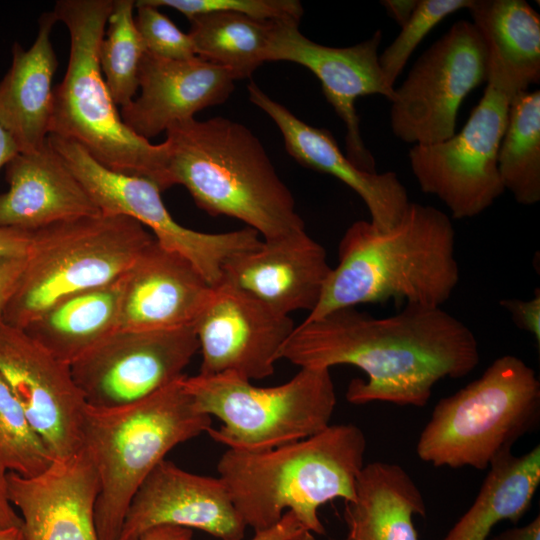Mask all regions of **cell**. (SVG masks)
I'll list each match as a JSON object with an SVG mask.
<instances>
[{
    "label": "cell",
    "instance_id": "obj_1",
    "mask_svg": "<svg viewBox=\"0 0 540 540\" xmlns=\"http://www.w3.org/2000/svg\"><path fill=\"white\" fill-rule=\"evenodd\" d=\"M277 358L301 368L358 367L367 379L350 381L346 399L352 404L421 408L438 381L471 373L480 353L474 333L454 315L441 307L406 304L387 317L346 307L303 321Z\"/></svg>",
    "mask_w": 540,
    "mask_h": 540
},
{
    "label": "cell",
    "instance_id": "obj_2",
    "mask_svg": "<svg viewBox=\"0 0 540 540\" xmlns=\"http://www.w3.org/2000/svg\"><path fill=\"white\" fill-rule=\"evenodd\" d=\"M460 279L455 230L447 214L410 202L398 223L379 230L358 220L342 236L312 321L346 307L385 303L441 307Z\"/></svg>",
    "mask_w": 540,
    "mask_h": 540
},
{
    "label": "cell",
    "instance_id": "obj_3",
    "mask_svg": "<svg viewBox=\"0 0 540 540\" xmlns=\"http://www.w3.org/2000/svg\"><path fill=\"white\" fill-rule=\"evenodd\" d=\"M366 438L354 424H333L310 437L262 451L226 450L219 478L247 527L275 525L287 511L318 535L325 527L318 509L340 498H355L364 464Z\"/></svg>",
    "mask_w": 540,
    "mask_h": 540
},
{
    "label": "cell",
    "instance_id": "obj_4",
    "mask_svg": "<svg viewBox=\"0 0 540 540\" xmlns=\"http://www.w3.org/2000/svg\"><path fill=\"white\" fill-rule=\"evenodd\" d=\"M164 143L171 187L184 186L208 214L238 219L264 240L305 230L293 195L243 124L192 118L171 126Z\"/></svg>",
    "mask_w": 540,
    "mask_h": 540
},
{
    "label": "cell",
    "instance_id": "obj_5",
    "mask_svg": "<svg viewBox=\"0 0 540 540\" xmlns=\"http://www.w3.org/2000/svg\"><path fill=\"white\" fill-rule=\"evenodd\" d=\"M113 0H59L57 21L70 36L63 80L53 89L49 135L81 145L107 169L153 181L161 191L171 187L165 143L152 144L123 122L105 83L99 46Z\"/></svg>",
    "mask_w": 540,
    "mask_h": 540
},
{
    "label": "cell",
    "instance_id": "obj_6",
    "mask_svg": "<svg viewBox=\"0 0 540 540\" xmlns=\"http://www.w3.org/2000/svg\"><path fill=\"white\" fill-rule=\"evenodd\" d=\"M184 376L128 405H86L82 448L98 475L94 518L100 540L119 539L135 493L167 453L211 428V416L185 390Z\"/></svg>",
    "mask_w": 540,
    "mask_h": 540
},
{
    "label": "cell",
    "instance_id": "obj_7",
    "mask_svg": "<svg viewBox=\"0 0 540 540\" xmlns=\"http://www.w3.org/2000/svg\"><path fill=\"white\" fill-rule=\"evenodd\" d=\"M540 422V382L521 358L495 359L476 380L440 399L423 428L418 457L435 467L485 470Z\"/></svg>",
    "mask_w": 540,
    "mask_h": 540
},
{
    "label": "cell",
    "instance_id": "obj_8",
    "mask_svg": "<svg viewBox=\"0 0 540 540\" xmlns=\"http://www.w3.org/2000/svg\"><path fill=\"white\" fill-rule=\"evenodd\" d=\"M153 241L135 219L102 212L34 231L0 321L25 328L62 299L118 280Z\"/></svg>",
    "mask_w": 540,
    "mask_h": 540
},
{
    "label": "cell",
    "instance_id": "obj_9",
    "mask_svg": "<svg viewBox=\"0 0 540 540\" xmlns=\"http://www.w3.org/2000/svg\"><path fill=\"white\" fill-rule=\"evenodd\" d=\"M183 386L199 411L221 426L207 431L229 449L262 451L305 439L330 425L336 407L327 368H301L289 381L257 387L232 372L184 376Z\"/></svg>",
    "mask_w": 540,
    "mask_h": 540
},
{
    "label": "cell",
    "instance_id": "obj_10",
    "mask_svg": "<svg viewBox=\"0 0 540 540\" xmlns=\"http://www.w3.org/2000/svg\"><path fill=\"white\" fill-rule=\"evenodd\" d=\"M48 141L102 213L124 215L148 227L159 245L186 258L212 287L221 282L231 257L261 243L250 227L224 233L186 228L172 218L153 181L107 169L72 140L49 135Z\"/></svg>",
    "mask_w": 540,
    "mask_h": 540
},
{
    "label": "cell",
    "instance_id": "obj_11",
    "mask_svg": "<svg viewBox=\"0 0 540 540\" xmlns=\"http://www.w3.org/2000/svg\"><path fill=\"white\" fill-rule=\"evenodd\" d=\"M486 81V51L471 21L459 20L422 53L394 90L390 126L401 141L430 145L456 133L459 108Z\"/></svg>",
    "mask_w": 540,
    "mask_h": 540
},
{
    "label": "cell",
    "instance_id": "obj_12",
    "mask_svg": "<svg viewBox=\"0 0 540 540\" xmlns=\"http://www.w3.org/2000/svg\"><path fill=\"white\" fill-rule=\"evenodd\" d=\"M511 102L486 86L459 132L438 143L413 145L408 152L421 190L439 198L455 219L481 214L505 191L497 157Z\"/></svg>",
    "mask_w": 540,
    "mask_h": 540
},
{
    "label": "cell",
    "instance_id": "obj_13",
    "mask_svg": "<svg viewBox=\"0 0 540 540\" xmlns=\"http://www.w3.org/2000/svg\"><path fill=\"white\" fill-rule=\"evenodd\" d=\"M198 350L194 326L116 330L70 367L87 405L113 408L142 400L183 376Z\"/></svg>",
    "mask_w": 540,
    "mask_h": 540
},
{
    "label": "cell",
    "instance_id": "obj_14",
    "mask_svg": "<svg viewBox=\"0 0 540 540\" xmlns=\"http://www.w3.org/2000/svg\"><path fill=\"white\" fill-rule=\"evenodd\" d=\"M0 377L54 460L82 450L87 404L70 365L54 357L24 329L1 321Z\"/></svg>",
    "mask_w": 540,
    "mask_h": 540
},
{
    "label": "cell",
    "instance_id": "obj_15",
    "mask_svg": "<svg viewBox=\"0 0 540 540\" xmlns=\"http://www.w3.org/2000/svg\"><path fill=\"white\" fill-rule=\"evenodd\" d=\"M297 21L274 23L266 61H288L306 67L320 81L327 101L346 126L348 159L365 172H376L374 157L364 145L355 102L378 94L390 102L394 87L388 85L379 64L381 31L356 45L329 47L315 43L299 31Z\"/></svg>",
    "mask_w": 540,
    "mask_h": 540
},
{
    "label": "cell",
    "instance_id": "obj_16",
    "mask_svg": "<svg viewBox=\"0 0 540 540\" xmlns=\"http://www.w3.org/2000/svg\"><path fill=\"white\" fill-rule=\"evenodd\" d=\"M193 326L202 355L199 374L232 372L250 381L273 375L295 328L289 315L225 282L212 287Z\"/></svg>",
    "mask_w": 540,
    "mask_h": 540
},
{
    "label": "cell",
    "instance_id": "obj_17",
    "mask_svg": "<svg viewBox=\"0 0 540 540\" xmlns=\"http://www.w3.org/2000/svg\"><path fill=\"white\" fill-rule=\"evenodd\" d=\"M199 529L221 540H242L247 526L219 477L161 461L135 493L118 540H135L157 526Z\"/></svg>",
    "mask_w": 540,
    "mask_h": 540
},
{
    "label": "cell",
    "instance_id": "obj_18",
    "mask_svg": "<svg viewBox=\"0 0 540 540\" xmlns=\"http://www.w3.org/2000/svg\"><path fill=\"white\" fill-rule=\"evenodd\" d=\"M7 480L24 540H100L94 518L98 475L83 448L39 475L8 472Z\"/></svg>",
    "mask_w": 540,
    "mask_h": 540
},
{
    "label": "cell",
    "instance_id": "obj_19",
    "mask_svg": "<svg viewBox=\"0 0 540 540\" xmlns=\"http://www.w3.org/2000/svg\"><path fill=\"white\" fill-rule=\"evenodd\" d=\"M331 269L323 246L302 230L234 255L223 266L221 282L289 315L316 307Z\"/></svg>",
    "mask_w": 540,
    "mask_h": 540
},
{
    "label": "cell",
    "instance_id": "obj_20",
    "mask_svg": "<svg viewBox=\"0 0 540 540\" xmlns=\"http://www.w3.org/2000/svg\"><path fill=\"white\" fill-rule=\"evenodd\" d=\"M234 81L226 69L198 56L172 60L145 52L139 70L140 96L121 107L120 115L129 129L149 140L225 102Z\"/></svg>",
    "mask_w": 540,
    "mask_h": 540
},
{
    "label": "cell",
    "instance_id": "obj_21",
    "mask_svg": "<svg viewBox=\"0 0 540 540\" xmlns=\"http://www.w3.org/2000/svg\"><path fill=\"white\" fill-rule=\"evenodd\" d=\"M211 290L186 258L154 239L122 276L117 330L193 326Z\"/></svg>",
    "mask_w": 540,
    "mask_h": 540
},
{
    "label": "cell",
    "instance_id": "obj_22",
    "mask_svg": "<svg viewBox=\"0 0 540 540\" xmlns=\"http://www.w3.org/2000/svg\"><path fill=\"white\" fill-rule=\"evenodd\" d=\"M247 90L250 101L279 128L286 151L299 164L332 175L354 190L365 203L369 221L377 229L388 230L398 223L410 201L405 186L394 172L361 170L341 152L328 130L305 123L254 82Z\"/></svg>",
    "mask_w": 540,
    "mask_h": 540
},
{
    "label": "cell",
    "instance_id": "obj_23",
    "mask_svg": "<svg viewBox=\"0 0 540 540\" xmlns=\"http://www.w3.org/2000/svg\"><path fill=\"white\" fill-rule=\"evenodd\" d=\"M5 172L9 187L0 194V228L34 232L101 213L49 141L40 152L18 153Z\"/></svg>",
    "mask_w": 540,
    "mask_h": 540
},
{
    "label": "cell",
    "instance_id": "obj_24",
    "mask_svg": "<svg viewBox=\"0 0 540 540\" xmlns=\"http://www.w3.org/2000/svg\"><path fill=\"white\" fill-rule=\"evenodd\" d=\"M56 22L53 11L40 16L32 46L13 44L11 66L0 80V123L19 153L40 152L48 142L57 68L50 35Z\"/></svg>",
    "mask_w": 540,
    "mask_h": 540
},
{
    "label": "cell",
    "instance_id": "obj_25",
    "mask_svg": "<svg viewBox=\"0 0 540 540\" xmlns=\"http://www.w3.org/2000/svg\"><path fill=\"white\" fill-rule=\"evenodd\" d=\"M486 51V82L512 100L540 82V16L524 0H472Z\"/></svg>",
    "mask_w": 540,
    "mask_h": 540
},
{
    "label": "cell",
    "instance_id": "obj_26",
    "mask_svg": "<svg viewBox=\"0 0 540 540\" xmlns=\"http://www.w3.org/2000/svg\"><path fill=\"white\" fill-rule=\"evenodd\" d=\"M425 516L424 497L398 464L374 461L364 465L355 498L345 502V540H418L413 516Z\"/></svg>",
    "mask_w": 540,
    "mask_h": 540
},
{
    "label": "cell",
    "instance_id": "obj_27",
    "mask_svg": "<svg viewBox=\"0 0 540 540\" xmlns=\"http://www.w3.org/2000/svg\"><path fill=\"white\" fill-rule=\"evenodd\" d=\"M121 292L122 277L62 299L22 329L71 365L117 330Z\"/></svg>",
    "mask_w": 540,
    "mask_h": 540
},
{
    "label": "cell",
    "instance_id": "obj_28",
    "mask_svg": "<svg viewBox=\"0 0 540 540\" xmlns=\"http://www.w3.org/2000/svg\"><path fill=\"white\" fill-rule=\"evenodd\" d=\"M540 484V446L522 456L496 458L470 508L443 540H487L501 521L513 524L525 515Z\"/></svg>",
    "mask_w": 540,
    "mask_h": 540
},
{
    "label": "cell",
    "instance_id": "obj_29",
    "mask_svg": "<svg viewBox=\"0 0 540 540\" xmlns=\"http://www.w3.org/2000/svg\"><path fill=\"white\" fill-rule=\"evenodd\" d=\"M196 55L226 69L234 80L245 79L266 62L274 23L227 11L190 20Z\"/></svg>",
    "mask_w": 540,
    "mask_h": 540
},
{
    "label": "cell",
    "instance_id": "obj_30",
    "mask_svg": "<svg viewBox=\"0 0 540 540\" xmlns=\"http://www.w3.org/2000/svg\"><path fill=\"white\" fill-rule=\"evenodd\" d=\"M498 170L505 190L521 205L540 200V91H525L511 102L498 150Z\"/></svg>",
    "mask_w": 540,
    "mask_h": 540
},
{
    "label": "cell",
    "instance_id": "obj_31",
    "mask_svg": "<svg viewBox=\"0 0 540 540\" xmlns=\"http://www.w3.org/2000/svg\"><path fill=\"white\" fill-rule=\"evenodd\" d=\"M135 1L113 0L99 46L101 71L116 105L126 106L139 88L145 48L134 21Z\"/></svg>",
    "mask_w": 540,
    "mask_h": 540
},
{
    "label": "cell",
    "instance_id": "obj_32",
    "mask_svg": "<svg viewBox=\"0 0 540 540\" xmlns=\"http://www.w3.org/2000/svg\"><path fill=\"white\" fill-rule=\"evenodd\" d=\"M54 459L14 394L0 377V467L23 477L46 471Z\"/></svg>",
    "mask_w": 540,
    "mask_h": 540
},
{
    "label": "cell",
    "instance_id": "obj_33",
    "mask_svg": "<svg viewBox=\"0 0 540 540\" xmlns=\"http://www.w3.org/2000/svg\"><path fill=\"white\" fill-rule=\"evenodd\" d=\"M472 0H419L418 6L394 41L379 55L386 82L394 87L415 48L445 17L468 9Z\"/></svg>",
    "mask_w": 540,
    "mask_h": 540
},
{
    "label": "cell",
    "instance_id": "obj_34",
    "mask_svg": "<svg viewBox=\"0 0 540 540\" xmlns=\"http://www.w3.org/2000/svg\"><path fill=\"white\" fill-rule=\"evenodd\" d=\"M156 7H170L190 20L209 12L227 11L241 13L266 21L300 22L304 13L297 0H147Z\"/></svg>",
    "mask_w": 540,
    "mask_h": 540
},
{
    "label": "cell",
    "instance_id": "obj_35",
    "mask_svg": "<svg viewBox=\"0 0 540 540\" xmlns=\"http://www.w3.org/2000/svg\"><path fill=\"white\" fill-rule=\"evenodd\" d=\"M135 7L134 21L145 52L172 60L197 56L190 35L182 32L158 7L147 0L136 1Z\"/></svg>",
    "mask_w": 540,
    "mask_h": 540
},
{
    "label": "cell",
    "instance_id": "obj_36",
    "mask_svg": "<svg viewBox=\"0 0 540 540\" xmlns=\"http://www.w3.org/2000/svg\"><path fill=\"white\" fill-rule=\"evenodd\" d=\"M500 305L510 314L516 326L530 333L540 344V292L537 288L534 296L528 300L502 299Z\"/></svg>",
    "mask_w": 540,
    "mask_h": 540
},
{
    "label": "cell",
    "instance_id": "obj_37",
    "mask_svg": "<svg viewBox=\"0 0 540 540\" xmlns=\"http://www.w3.org/2000/svg\"><path fill=\"white\" fill-rule=\"evenodd\" d=\"M26 264V256L0 257V317L16 292Z\"/></svg>",
    "mask_w": 540,
    "mask_h": 540
},
{
    "label": "cell",
    "instance_id": "obj_38",
    "mask_svg": "<svg viewBox=\"0 0 540 540\" xmlns=\"http://www.w3.org/2000/svg\"><path fill=\"white\" fill-rule=\"evenodd\" d=\"M306 531L296 516L287 511L279 522L266 530L255 532L250 540H301Z\"/></svg>",
    "mask_w": 540,
    "mask_h": 540
},
{
    "label": "cell",
    "instance_id": "obj_39",
    "mask_svg": "<svg viewBox=\"0 0 540 540\" xmlns=\"http://www.w3.org/2000/svg\"><path fill=\"white\" fill-rule=\"evenodd\" d=\"M33 232L0 228V257L26 256Z\"/></svg>",
    "mask_w": 540,
    "mask_h": 540
},
{
    "label": "cell",
    "instance_id": "obj_40",
    "mask_svg": "<svg viewBox=\"0 0 540 540\" xmlns=\"http://www.w3.org/2000/svg\"><path fill=\"white\" fill-rule=\"evenodd\" d=\"M7 473L0 467V529L22 527V519L9 498Z\"/></svg>",
    "mask_w": 540,
    "mask_h": 540
},
{
    "label": "cell",
    "instance_id": "obj_41",
    "mask_svg": "<svg viewBox=\"0 0 540 540\" xmlns=\"http://www.w3.org/2000/svg\"><path fill=\"white\" fill-rule=\"evenodd\" d=\"M135 540H192V530L178 526H157L143 532Z\"/></svg>",
    "mask_w": 540,
    "mask_h": 540
},
{
    "label": "cell",
    "instance_id": "obj_42",
    "mask_svg": "<svg viewBox=\"0 0 540 540\" xmlns=\"http://www.w3.org/2000/svg\"><path fill=\"white\" fill-rule=\"evenodd\" d=\"M419 0H384L381 1L388 15L399 26H404L418 6Z\"/></svg>",
    "mask_w": 540,
    "mask_h": 540
},
{
    "label": "cell",
    "instance_id": "obj_43",
    "mask_svg": "<svg viewBox=\"0 0 540 540\" xmlns=\"http://www.w3.org/2000/svg\"><path fill=\"white\" fill-rule=\"evenodd\" d=\"M487 540H540V517L537 515L530 523L508 529Z\"/></svg>",
    "mask_w": 540,
    "mask_h": 540
},
{
    "label": "cell",
    "instance_id": "obj_44",
    "mask_svg": "<svg viewBox=\"0 0 540 540\" xmlns=\"http://www.w3.org/2000/svg\"><path fill=\"white\" fill-rule=\"evenodd\" d=\"M18 153L15 141L0 123V169L6 166Z\"/></svg>",
    "mask_w": 540,
    "mask_h": 540
},
{
    "label": "cell",
    "instance_id": "obj_45",
    "mask_svg": "<svg viewBox=\"0 0 540 540\" xmlns=\"http://www.w3.org/2000/svg\"><path fill=\"white\" fill-rule=\"evenodd\" d=\"M0 540H24L22 527L1 528Z\"/></svg>",
    "mask_w": 540,
    "mask_h": 540
},
{
    "label": "cell",
    "instance_id": "obj_46",
    "mask_svg": "<svg viewBox=\"0 0 540 540\" xmlns=\"http://www.w3.org/2000/svg\"><path fill=\"white\" fill-rule=\"evenodd\" d=\"M301 540H316V538L314 537L313 533L306 531Z\"/></svg>",
    "mask_w": 540,
    "mask_h": 540
}]
</instances>
